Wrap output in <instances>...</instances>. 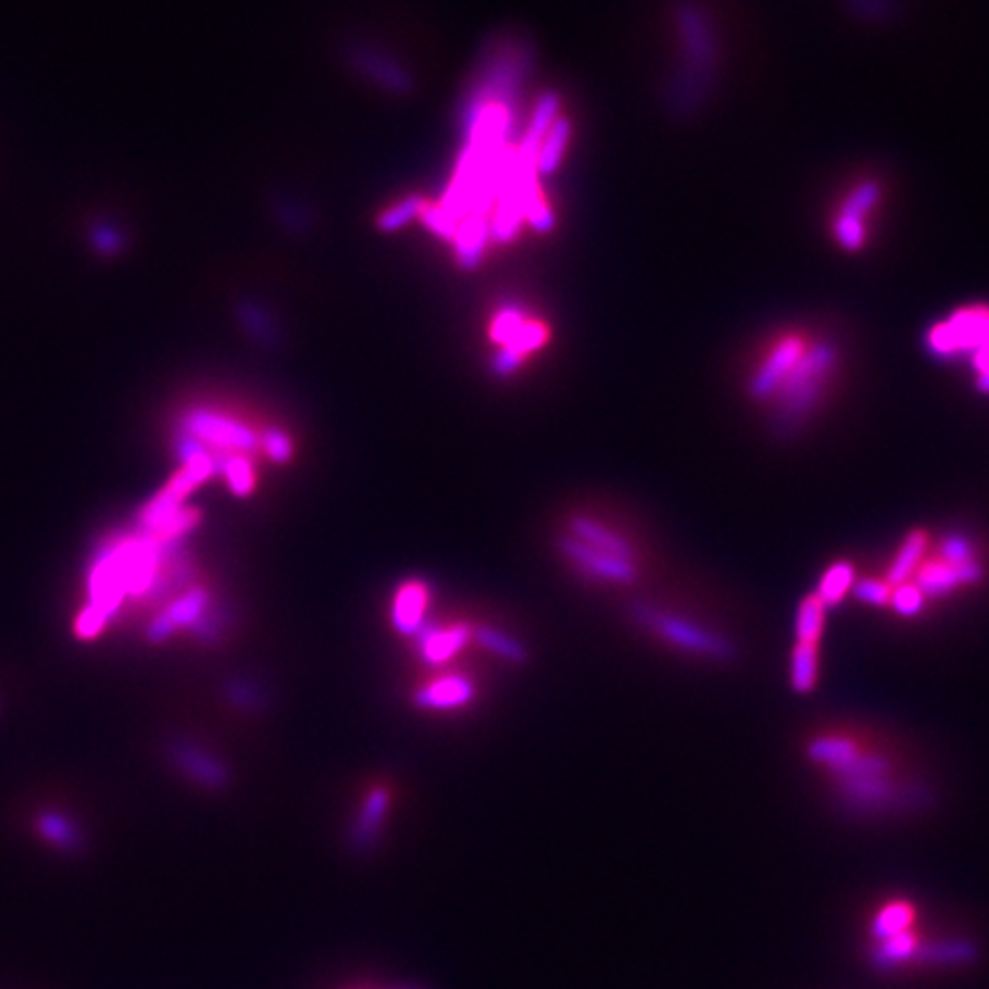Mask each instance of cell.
Returning <instances> with one entry per match:
<instances>
[{
    "mask_svg": "<svg viewBox=\"0 0 989 989\" xmlns=\"http://www.w3.org/2000/svg\"><path fill=\"white\" fill-rule=\"evenodd\" d=\"M209 610V593L202 587L190 589L184 593L175 605H170L149 628V639L152 641H163L165 637L175 635L181 628H196V623L206 614Z\"/></svg>",
    "mask_w": 989,
    "mask_h": 989,
    "instance_id": "14",
    "label": "cell"
},
{
    "mask_svg": "<svg viewBox=\"0 0 989 989\" xmlns=\"http://www.w3.org/2000/svg\"><path fill=\"white\" fill-rule=\"evenodd\" d=\"M821 680V643L792 641L788 683L794 694H811Z\"/></svg>",
    "mask_w": 989,
    "mask_h": 989,
    "instance_id": "18",
    "label": "cell"
},
{
    "mask_svg": "<svg viewBox=\"0 0 989 989\" xmlns=\"http://www.w3.org/2000/svg\"><path fill=\"white\" fill-rule=\"evenodd\" d=\"M881 198V188L877 181H864L850 190V196L843 200L841 213L834 223V236L838 246L848 252L862 250L866 243V218L868 213L877 206Z\"/></svg>",
    "mask_w": 989,
    "mask_h": 989,
    "instance_id": "10",
    "label": "cell"
},
{
    "mask_svg": "<svg viewBox=\"0 0 989 989\" xmlns=\"http://www.w3.org/2000/svg\"><path fill=\"white\" fill-rule=\"evenodd\" d=\"M167 754L170 761L175 763L186 777L209 790H225L231 784L229 767L221 759L211 756L209 751L200 749L198 744H192L188 740H175L167 744Z\"/></svg>",
    "mask_w": 989,
    "mask_h": 989,
    "instance_id": "11",
    "label": "cell"
},
{
    "mask_svg": "<svg viewBox=\"0 0 989 989\" xmlns=\"http://www.w3.org/2000/svg\"><path fill=\"white\" fill-rule=\"evenodd\" d=\"M472 637L477 639V643H479L481 649H486L492 655L502 658L504 662L525 664L529 660V651H527L525 643L521 639H515V637L498 630V628L477 626V628H472Z\"/></svg>",
    "mask_w": 989,
    "mask_h": 989,
    "instance_id": "25",
    "label": "cell"
},
{
    "mask_svg": "<svg viewBox=\"0 0 989 989\" xmlns=\"http://www.w3.org/2000/svg\"><path fill=\"white\" fill-rule=\"evenodd\" d=\"M930 543H932V531L923 529V527L910 529L905 536H902V541L898 543L896 552L891 554L887 568L881 571V575H885L891 589L912 583L918 566L923 564V559H926V554L930 550Z\"/></svg>",
    "mask_w": 989,
    "mask_h": 989,
    "instance_id": "13",
    "label": "cell"
},
{
    "mask_svg": "<svg viewBox=\"0 0 989 989\" xmlns=\"http://www.w3.org/2000/svg\"><path fill=\"white\" fill-rule=\"evenodd\" d=\"M827 626V608L821 603V598L809 593L802 598L794 614V641L804 643H823Z\"/></svg>",
    "mask_w": 989,
    "mask_h": 989,
    "instance_id": "24",
    "label": "cell"
},
{
    "mask_svg": "<svg viewBox=\"0 0 989 989\" xmlns=\"http://www.w3.org/2000/svg\"><path fill=\"white\" fill-rule=\"evenodd\" d=\"M490 236V225L484 218L477 216H467L465 221L459 223L456 231V260L463 268H475L481 260V252L488 243Z\"/></svg>",
    "mask_w": 989,
    "mask_h": 989,
    "instance_id": "23",
    "label": "cell"
},
{
    "mask_svg": "<svg viewBox=\"0 0 989 989\" xmlns=\"http://www.w3.org/2000/svg\"><path fill=\"white\" fill-rule=\"evenodd\" d=\"M387 809H390V790L378 786L367 794V800H364L349 831V848L353 854L367 856L378 846V838L383 834V825L387 818Z\"/></svg>",
    "mask_w": 989,
    "mask_h": 989,
    "instance_id": "12",
    "label": "cell"
},
{
    "mask_svg": "<svg viewBox=\"0 0 989 989\" xmlns=\"http://www.w3.org/2000/svg\"><path fill=\"white\" fill-rule=\"evenodd\" d=\"M426 605H428V587L422 579H413L399 587L392 605V623L401 635H420L426 626Z\"/></svg>",
    "mask_w": 989,
    "mask_h": 989,
    "instance_id": "16",
    "label": "cell"
},
{
    "mask_svg": "<svg viewBox=\"0 0 989 989\" xmlns=\"http://www.w3.org/2000/svg\"><path fill=\"white\" fill-rule=\"evenodd\" d=\"M527 321L525 312L521 305H515V303H509L504 305L498 316H494L492 321V328H490V337L494 343H500V347H506V343L518 335V330L523 328V324Z\"/></svg>",
    "mask_w": 989,
    "mask_h": 989,
    "instance_id": "32",
    "label": "cell"
},
{
    "mask_svg": "<svg viewBox=\"0 0 989 989\" xmlns=\"http://www.w3.org/2000/svg\"><path fill=\"white\" fill-rule=\"evenodd\" d=\"M260 449H264V454L277 465H287L296 454L293 440L279 428H266L260 434Z\"/></svg>",
    "mask_w": 989,
    "mask_h": 989,
    "instance_id": "33",
    "label": "cell"
},
{
    "mask_svg": "<svg viewBox=\"0 0 989 989\" xmlns=\"http://www.w3.org/2000/svg\"><path fill=\"white\" fill-rule=\"evenodd\" d=\"M218 475L225 477L236 498H248L256 488L254 463L248 454H229L218 461Z\"/></svg>",
    "mask_w": 989,
    "mask_h": 989,
    "instance_id": "27",
    "label": "cell"
},
{
    "mask_svg": "<svg viewBox=\"0 0 989 989\" xmlns=\"http://www.w3.org/2000/svg\"><path fill=\"white\" fill-rule=\"evenodd\" d=\"M546 341H548V328L543 324H539V321L527 318L523 328L518 330V335L506 343V349L521 353L525 358L531 351H539Z\"/></svg>",
    "mask_w": 989,
    "mask_h": 989,
    "instance_id": "34",
    "label": "cell"
},
{
    "mask_svg": "<svg viewBox=\"0 0 989 989\" xmlns=\"http://www.w3.org/2000/svg\"><path fill=\"white\" fill-rule=\"evenodd\" d=\"M856 575H859V568L854 562H850V559H838V562L829 564L823 571V575L818 579V589H815L813 593L821 598V603L827 610L838 608L850 596V591L856 583Z\"/></svg>",
    "mask_w": 989,
    "mask_h": 989,
    "instance_id": "20",
    "label": "cell"
},
{
    "mask_svg": "<svg viewBox=\"0 0 989 989\" xmlns=\"http://www.w3.org/2000/svg\"><path fill=\"white\" fill-rule=\"evenodd\" d=\"M914 918H916V910L912 902H907V900L887 902V905L877 912V916L873 921V937L879 941V939L896 937L900 932H907V930H912Z\"/></svg>",
    "mask_w": 989,
    "mask_h": 989,
    "instance_id": "26",
    "label": "cell"
},
{
    "mask_svg": "<svg viewBox=\"0 0 989 989\" xmlns=\"http://www.w3.org/2000/svg\"><path fill=\"white\" fill-rule=\"evenodd\" d=\"M420 637V655L428 664H442L454 658L472 637L470 626H451V628H431L424 626Z\"/></svg>",
    "mask_w": 989,
    "mask_h": 989,
    "instance_id": "17",
    "label": "cell"
},
{
    "mask_svg": "<svg viewBox=\"0 0 989 989\" xmlns=\"http://www.w3.org/2000/svg\"><path fill=\"white\" fill-rule=\"evenodd\" d=\"M987 577H989L987 559H978V562H955V559H946L928 550L912 583L918 587L923 596H926L928 603H943V600H951L964 591L982 587L987 583Z\"/></svg>",
    "mask_w": 989,
    "mask_h": 989,
    "instance_id": "6",
    "label": "cell"
},
{
    "mask_svg": "<svg viewBox=\"0 0 989 989\" xmlns=\"http://www.w3.org/2000/svg\"><path fill=\"white\" fill-rule=\"evenodd\" d=\"M841 367V351L834 341H811L798 367L781 383V387L765 405L769 413L772 434L792 438L802 434L806 424L823 411L831 385Z\"/></svg>",
    "mask_w": 989,
    "mask_h": 989,
    "instance_id": "3",
    "label": "cell"
},
{
    "mask_svg": "<svg viewBox=\"0 0 989 989\" xmlns=\"http://www.w3.org/2000/svg\"><path fill=\"white\" fill-rule=\"evenodd\" d=\"M571 142V120L559 115L552 126L548 128V134L539 142V149H536V159H534V170L536 177H550L559 170L564 161V154Z\"/></svg>",
    "mask_w": 989,
    "mask_h": 989,
    "instance_id": "19",
    "label": "cell"
},
{
    "mask_svg": "<svg viewBox=\"0 0 989 989\" xmlns=\"http://www.w3.org/2000/svg\"><path fill=\"white\" fill-rule=\"evenodd\" d=\"M523 355L521 353H515L506 347H500V351L492 355L490 360V372L498 376V378H511L515 372L521 370V364H523Z\"/></svg>",
    "mask_w": 989,
    "mask_h": 989,
    "instance_id": "37",
    "label": "cell"
},
{
    "mask_svg": "<svg viewBox=\"0 0 989 989\" xmlns=\"http://www.w3.org/2000/svg\"><path fill=\"white\" fill-rule=\"evenodd\" d=\"M227 699L241 711H260L264 694L254 683L239 678L227 685Z\"/></svg>",
    "mask_w": 989,
    "mask_h": 989,
    "instance_id": "35",
    "label": "cell"
},
{
    "mask_svg": "<svg viewBox=\"0 0 989 989\" xmlns=\"http://www.w3.org/2000/svg\"><path fill=\"white\" fill-rule=\"evenodd\" d=\"M928 351L937 360L964 362L976 390L989 395V310H960L928 333Z\"/></svg>",
    "mask_w": 989,
    "mask_h": 989,
    "instance_id": "4",
    "label": "cell"
},
{
    "mask_svg": "<svg viewBox=\"0 0 989 989\" xmlns=\"http://www.w3.org/2000/svg\"><path fill=\"white\" fill-rule=\"evenodd\" d=\"M635 626L678 658L703 664H734L740 658L738 639L717 621L690 605L637 600L628 610Z\"/></svg>",
    "mask_w": 989,
    "mask_h": 989,
    "instance_id": "2",
    "label": "cell"
},
{
    "mask_svg": "<svg viewBox=\"0 0 989 989\" xmlns=\"http://www.w3.org/2000/svg\"><path fill=\"white\" fill-rule=\"evenodd\" d=\"M477 694V687L465 676H447L424 685L415 694V703L422 711H459Z\"/></svg>",
    "mask_w": 989,
    "mask_h": 989,
    "instance_id": "15",
    "label": "cell"
},
{
    "mask_svg": "<svg viewBox=\"0 0 989 989\" xmlns=\"http://www.w3.org/2000/svg\"><path fill=\"white\" fill-rule=\"evenodd\" d=\"M422 221H424V225L428 229H431L434 234H438L440 239H447V241L456 239L459 223L454 218H449L440 206H426L424 213H422Z\"/></svg>",
    "mask_w": 989,
    "mask_h": 989,
    "instance_id": "36",
    "label": "cell"
},
{
    "mask_svg": "<svg viewBox=\"0 0 989 989\" xmlns=\"http://www.w3.org/2000/svg\"><path fill=\"white\" fill-rule=\"evenodd\" d=\"M179 434L190 436L204 445L209 451H218L223 456L248 454L252 456L260 449V434L246 422L231 415L211 411V408H188L179 422Z\"/></svg>",
    "mask_w": 989,
    "mask_h": 989,
    "instance_id": "5",
    "label": "cell"
},
{
    "mask_svg": "<svg viewBox=\"0 0 989 989\" xmlns=\"http://www.w3.org/2000/svg\"><path fill=\"white\" fill-rule=\"evenodd\" d=\"M802 754L831 798L854 815L912 813L935 800L910 749L879 728L827 722L804 736Z\"/></svg>",
    "mask_w": 989,
    "mask_h": 989,
    "instance_id": "1",
    "label": "cell"
},
{
    "mask_svg": "<svg viewBox=\"0 0 989 989\" xmlns=\"http://www.w3.org/2000/svg\"><path fill=\"white\" fill-rule=\"evenodd\" d=\"M556 548L577 573H583L596 585L618 587V589L635 587L643 579V573H647V568L643 566L623 562V559L610 556L603 552H596V550L587 548L585 543L575 541L568 534L559 536Z\"/></svg>",
    "mask_w": 989,
    "mask_h": 989,
    "instance_id": "8",
    "label": "cell"
},
{
    "mask_svg": "<svg viewBox=\"0 0 989 989\" xmlns=\"http://www.w3.org/2000/svg\"><path fill=\"white\" fill-rule=\"evenodd\" d=\"M891 593H893V589L889 587L885 575H879V573H866V575L859 573L856 583L850 591V596H854L856 603H862L866 608H875V610H889Z\"/></svg>",
    "mask_w": 989,
    "mask_h": 989,
    "instance_id": "29",
    "label": "cell"
},
{
    "mask_svg": "<svg viewBox=\"0 0 989 989\" xmlns=\"http://www.w3.org/2000/svg\"><path fill=\"white\" fill-rule=\"evenodd\" d=\"M809 343L811 341L800 335H786L774 341L754 367H751L744 380L747 397L756 405L765 408L769 399L777 395L781 383L790 376V372L798 367V362L806 353Z\"/></svg>",
    "mask_w": 989,
    "mask_h": 989,
    "instance_id": "7",
    "label": "cell"
},
{
    "mask_svg": "<svg viewBox=\"0 0 989 989\" xmlns=\"http://www.w3.org/2000/svg\"><path fill=\"white\" fill-rule=\"evenodd\" d=\"M353 60L360 72L370 74L378 85H383V88L392 90V92L411 90V78H408V74L399 67V64L383 58L380 53H376L372 49H360L353 53Z\"/></svg>",
    "mask_w": 989,
    "mask_h": 989,
    "instance_id": "22",
    "label": "cell"
},
{
    "mask_svg": "<svg viewBox=\"0 0 989 989\" xmlns=\"http://www.w3.org/2000/svg\"><path fill=\"white\" fill-rule=\"evenodd\" d=\"M37 831L47 843H51L55 850L64 854H78L85 848V838L76 823H72L67 815H62L58 811L41 813L37 818Z\"/></svg>",
    "mask_w": 989,
    "mask_h": 989,
    "instance_id": "21",
    "label": "cell"
},
{
    "mask_svg": "<svg viewBox=\"0 0 989 989\" xmlns=\"http://www.w3.org/2000/svg\"><path fill=\"white\" fill-rule=\"evenodd\" d=\"M566 527H568L566 534L573 536L575 541L585 543L587 548L647 568V554H643L641 546L635 539H630L626 531H621L603 521H598L589 513L571 515Z\"/></svg>",
    "mask_w": 989,
    "mask_h": 989,
    "instance_id": "9",
    "label": "cell"
},
{
    "mask_svg": "<svg viewBox=\"0 0 989 989\" xmlns=\"http://www.w3.org/2000/svg\"><path fill=\"white\" fill-rule=\"evenodd\" d=\"M928 600L918 591L914 583H907L902 587H896L891 593V605L889 610L900 616V618H918L923 612L928 610Z\"/></svg>",
    "mask_w": 989,
    "mask_h": 989,
    "instance_id": "31",
    "label": "cell"
},
{
    "mask_svg": "<svg viewBox=\"0 0 989 989\" xmlns=\"http://www.w3.org/2000/svg\"><path fill=\"white\" fill-rule=\"evenodd\" d=\"M426 209V202L420 198V196H408L403 198L401 202H397L395 206H390L387 211H383L380 216H378V229L385 231V234H392V231H399L403 229L405 225H411L413 221L422 218V213Z\"/></svg>",
    "mask_w": 989,
    "mask_h": 989,
    "instance_id": "30",
    "label": "cell"
},
{
    "mask_svg": "<svg viewBox=\"0 0 989 989\" xmlns=\"http://www.w3.org/2000/svg\"><path fill=\"white\" fill-rule=\"evenodd\" d=\"M239 321H241L243 330L256 343H262V347H266V349L275 347L277 326H275L273 316L268 314V310H264L260 303H254V300H241Z\"/></svg>",
    "mask_w": 989,
    "mask_h": 989,
    "instance_id": "28",
    "label": "cell"
}]
</instances>
